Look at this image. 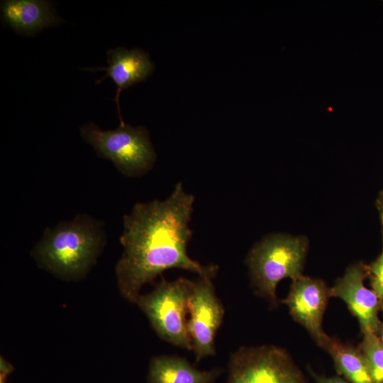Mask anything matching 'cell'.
<instances>
[{"label": "cell", "mask_w": 383, "mask_h": 383, "mask_svg": "<svg viewBox=\"0 0 383 383\" xmlns=\"http://www.w3.org/2000/svg\"><path fill=\"white\" fill-rule=\"evenodd\" d=\"M107 67L84 68V70L106 71V75L97 80L96 84L101 83L104 79L110 77L117 86L116 101L120 124L125 123L123 121L119 97L122 90L145 80L153 72L154 64L149 58V54L142 49L133 48L127 50L123 47H118L107 52Z\"/></svg>", "instance_id": "cell-10"}, {"label": "cell", "mask_w": 383, "mask_h": 383, "mask_svg": "<svg viewBox=\"0 0 383 383\" xmlns=\"http://www.w3.org/2000/svg\"><path fill=\"white\" fill-rule=\"evenodd\" d=\"M380 310L382 311V312L383 313V299H380ZM379 337L382 343H383V321H382V324L381 331H380V333L379 334Z\"/></svg>", "instance_id": "cell-19"}, {"label": "cell", "mask_w": 383, "mask_h": 383, "mask_svg": "<svg viewBox=\"0 0 383 383\" xmlns=\"http://www.w3.org/2000/svg\"><path fill=\"white\" fill-rule=\"evenodd\" d=\"M362 334L359 348L366 359L373 383H383V343L372 332Z\"/></svg>", "instance_id": "cell-14"}, {"label": "cell", "mask_w": 383, "mask_h": 383, "mask_svg": "<svg viewBox=\"0 0 383 383\" xmlns=\"http://www.w3.org/2000/svg\"><path fill=\"white\" fill-rule=\"evenodd\" d=\"M211 278L201 277L193 281L189 300L190 317L187 323L192 350L198 362L214 355L215 336L224 315V309L216 295Z\"/></svg>", "instance_id": "cell-7"}, {"label": "cell", "mask_w": 383, "mask_h": 383, "mask_svg": "<svg viewBox=\"0 0 383 383\" xmlns=\"http://www.w3.org/2000/svg\"><path fill=\"white\" fill-rule=\"evenodd\" d=\"M194 200L179 182L165 200L137 203L123 216L120 238L123 251L116 277L119 292L128 301L135 304L142 287L167 269L186 270L201 277L215 276L216 265L204 266L187 252Z\"/></svg>", "instance_id": "cell-1"}, {"label": "cell", "mask_w": 383, "mask_h": 383, "mask_svg": "<svg viewBox=\"0 0 383 383\" xmlns=\"http://www.w3.org/2000/svg\"><path fill=\"white\" fill-rule=\"evenodd\" d=\"M366 277L367 265L357 263L350 266L330 289L331 296L340 298L347 304L358 320L362 333L372 332L379 335L382 324L378 315L380 299L372 289L365 286Z\"/></svg>", "instance_id": "cell-8"}, {"label": "cell", "mask_w": 383, "mask_h": 383, "mask_svg": "<svg viewBox=\"0 0 383 383\" xmlns=\"http://www.w3.org/2000/svg\"><path fill=\"white\" fill-rule=\"evenodd\" d=\"M379 216L382 233V250L374 261L367 265V270L372 290L379 299H383V215L379 213Z\"/></svg>", "instance_id": "cell-15"}, {"label": "cell", "mask_w": 383, "mask_h": 383, "mask_svg": "<svg viewBox=\"0 0 383 383\" xmlns=\"http://www.w3.org/2000/svg\"><path fill=\"white\" fill-rule=\"evenodd\" d=\"M80 133L99 157L110 160L126 176H142L155 162L156 155L145 127L124 123L115 130L103 131L89 123L80 128Z\"/></svg>", "instance_id": "cell-4"}, {"label": "cell", "mask_w": 383, "mask_h": 383, "mask_svg": "<svg viewBox=\"0 0 383 383\" xmlns=\"http://www.w3.org/2000/svg\"><path fill=\"white\" fill-rule=\"evenodd\" d=\"M106 243L103 225L85 214L45 230L31 251L37 264L63 280H78L95 265Z\"/></svg>", "instance_id": "cell-2"}, {"label": "cell", "mask_w": 383, "mask_h": 383, "mask_svg": "<svg viewBox=\"0 0 383 383\" xmlns=\"http://www.w3.org/2000/svg\"><path fill=\"white\" fill-rule=\"evenodd\" d=\"M318 345L328 353L338 373L350 383H373L366 359L359 348L327 335Z\"/></svg>", "instance_id": "cell-13"}, {"label": "cell", "mask_w": 383, "mask_h": 383, "mask_svg": "<svg viewBox=\"0 0 383 383\" xmlns=\"http://www.w3.org/2000/svg\"><path fill=\"white\" fill-rule=\"evenodd\" d=\"M193 281L162 279L149 294L140 295L135 304L148 318L152 328L163 340L192 350L187 319Z\"/></svg>", "instance_id": "cell-5"}, {"label": "cell", "mask_w": 383, "mask_h": 383, "mask_svg": "<svg viewBox=\"0 0 383 383\" xmlns=\"http://www.w3.org/2000/svg\"><path fill=\"white\" fill-rule=\"evenodd\" d=\"M227 383H308L283 348L274 345L242 347L229 362Z\"/></svg>", "instance_id": "cell-6"}, {"label": "cell", "mask_w": 383, "mask_h": 383, "mask_svg": "<svg viewBox=\"0 0 383 383\" xmlns=\"http://www.w3.org/2000/svg\"><path fill=\"white\" fill-rule=\"evenodd\" d=\"M13 370V367L4 359L1 358V375L9 374Z\"/></svg>", "instance_id": "cell-17"}, {"label": "cell", "mask_w": 383, "mask_h": 383, "mask_svg": "<svg viewBox=\"0 0 383 383\" xmlns=\"http://www.w3.org/2000/svg\"><path fill=\"white\" fill-rule=\"evenodd\" d=\"M1 18L16 32L30 35L62 21L51 4L42 0H6L1 3Z\"/></svg>", "instance_id": "cell-11"}, {"label": "cell", "mask_w": 383, "mask_h": 383, "mask_svg": "<svg viewBox=\"0 0 383 383\" xmlns=\"http://www.w3.org/2000/svg\"><path fill=\"white\" fill-rule=\"evenodd\" d=\"M1 383H5V376L1 375Z\"/></svg>", "instance_id": "cell-20"}, {"label": "cell", "mask_w": 383, "mask_h": 383, "mask_svg": "<svg viewBox=\"0 0 383 383\" xmlns=\"http://www.w3.org/2000/svg\"><path fill=\"white\" fill-rule=\"evenodd\" d=\"M220 371H199L180 357L161 355L152 358L149 383H211Z\"/></svg>", "instance_id": "cell-12"}, {"label": "cell", "mask_w": 383, "mask_h": 383, "mask_svg": "<svg viewBox=\"0 0 383 383\" xmlns=\"http://www.w3.org/2000/svg\"><path fill=\"white\" fill-rule=\"evenodd\" d=\"M330 297V289L323 280L301 274L292 279L288 295L282 301L318 345L326 335L322 321Z\"/></svg>", "instance_id": "cell-9"}, {"label": "cell", "mask_w": 383, "mask_h": 383, "mask_svg": "<svg viewBox=\"0 0 383 383\" xmlns=\"http://www.w3.org/2000/svg\"><path fill=\"white\" fill-rule=\"evenodd\" d=\"M316 383H350L343 377L339 376L325 377L312 373Z\"/></svg>", "instance_id": "cell-16"}, {"label": "cell", "mask_w": 383, "mask_h": 383, "mask_svg": "<svg viewBox=\"0 0 383 383\" xmlns=\"http://www.w3.org/2000/svg\"><path fill=\"white\" fill-rule=\"evenodd\" d=\"M307 250L304 238L272 234L257 243L250 252L247 263L257 294L270 305H278L277 286L283 279L301 275Z\"/></svg>", "instance_id": "cell-3"}, {"label": "cell", "mask_w": 383, "mask_h": 383, "mask_svg": "<svg viewBox=\"0 0 383 383\" xmlns=\"http://www.w3.org/2000/svg\"><path fill=\"white\" fill-rule=\"evenodd\" d=\"M377 206L379 213L383 215V189L380 192L377 200Z\"/></svg>", "instance_id": "cell-18"}]
</instances>
